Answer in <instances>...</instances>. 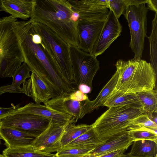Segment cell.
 <instances>
[{
    "mask_svg": "<svg viewBox=\"0 0 157 157\" xmlns=\"http://www.w3.org/2000/svg\"><path fill=\"white\" fill-rule=\"evenodd\" d=\"M119 157H134L131 155L129 153L123 154Z\"/></svg>",
    "mask_w": 157,
    "mask_h": 157,
    "instance_id": "ab89813d",
    "label": "cell"
},
{
    "mask_svg": "<svg viewBox=\"0 0 157 157\" xmlns=\"http://www.w3.org/2000/svg\"><path fill=\"white\" fill-rule=\"evenodd\" d=\"M148 11L145 4L136 6L130 5L127 6L124 15L130 31L129 47L134 53L133 58L137 60L141 59L145 38L147 37Z\"/></svg>",
    "mask_w": 157,
    "mask_h": 157,
    "instance_id": "52a82bcc",
    "label": "cell"
},
{
    "mask_svg": "<svg viewBox=\"0 0 157 157\" xmlns=\"http://www.w3.org/2000/svg\"><path fill=\"white\" fill-rule=\"evenodd\" d=\"M106 141L100 140L92 128L63 147H98Z\"/></svg>",
    "mask_w": 157,
    "mask_h": 157,
    "instance_id": "d4e9b609",
    "label": "cell"
},
{
    "mask_svg": "<svg viewBox=\"0 0 157 157\" xmlns=\"http://www.w3.org/2000/svg\"><path fill=\"white\" fill-rule=\"evenodd\" d=\"M97 147H62L56 152V157H85Z\"/></svg>",
    "mask_w": 157,
    "mask_h": 157,
    "instance_id": "f1b7e54d",
    "label": "cell"
},
{
    "mask_svg": "<svg viewBox=\"0 0 157 157\" xmlns=\"http://www.w3.org/2000/svg\"><path fill=\"white\" fill-rule=\"evenodd\" d=\"M147 0H124L127 6L130 5L138 6L140 5L145 4Z\"/></svg>",
    "mask_w": 157,
    "mask_h": 157,
    "instance_id": "d590c367",
    "label": "cell"
},
{
    "mask_svg": "<svg viewBox=\"0 0 157 157\" xmlns=\"http://www.w3.org/2000/svg\"><path fill=\"white\" fill-rule=\"evenodd\" d=\"M147 9L157 13V0H147Z\"/></svg>",
    "mask_w": 157,
    "mask_h": 157,
    "instance_id": "8d00e7d4",
    "label": "cell"
},
{
    "mask_svg": "<svg viewBox=\"0 0 157 157\" xmlns=\"http://www.w3.org/2000/svg\"><path fill=\"white\" fill-rule=\"evenodd\" d=\"M16 109L0 116V126L13 128L37 137L47 128L51 121L48 118L21 112Z\"/></svg>",
    "mask_w": 157,
    "mask_h": 157,
    "instance_id": "ba28073f",
    "label": "cell"
},
{
    "mask_svg": "<svg viewBox=\"0 0 157 157\" xmlns=\"http://www.w3.org/2000/svg\"><path fill=\"white\" fill-rule=\"evenodd\" d=\"M79 15L67 0H36L30 19L50 28L71 46L78 47Z\"/></svg>",
    "mask_w": 157,
    "mask_h": 157,
    "instance_id": "7a4b0ae2",
    "label": "cell"
},
{
    "mask_svg": "<svg viewBox=\"0 0 157 157\" xmlns=\"http://www.w3.org/2000/svg\"><path fill=\"white\" fill-rule=\"evenodd\" d=\"M75 123L74 122H71L66 126L61 140V147L76 139L92 128L91 124H81L75 125Z\"/></svg>",
    "mask_w": 157,
    "mask_h": 157,
    "instance_id": "484cf974",
    "label": "cell"
},
{
    "mask_svg": "<svg viewBox=\"0 0 157 157\" xmlns=\"http://www.w3.org/2000/svg\"><path fill=\"white\" fill-rule=\"evenodd\" d=\"M4 157H56V154L35 149L32 146L7 147L2 151Z\"/></svg>",
    "mask_w": 157,
    "mask_h": 157,
    "instance_id": "603a6c76",
    "label": "cell"
},
{
    "mask_svg": "<svg viewBox=\"0 0 157 157\" xmlns=\"http://www.w3.org/2000/svg\"><path fill=\"white\" fill-rule=\"evenodd\" d=\"M122 106H134L142 108L136 94L124 93L115 88L103 105L109 108Z\"/></svg>",
    "mask_w": 157,
    "mask_h": 157,
    "instance_id": "44dd1931",
    "label": "cell"
},
{
    "mask_svg": "<svg viewBox=\"0 0 157 157\" xmlns=\"http://www.w3.org/2000/svg\"><path fill=\"white\" fill-rule=\"evenodd\" d=\"M32 28L34 32L41 38V44L39 45L45 53L57 65L68 83L75 86L70 57L71 46L43 24L33 22Z\"/></svg>",
    "mask_w": 157,
    "mask_h": 157,
    "instance_id": "8992f818",
    "label": "cell"
},
{
    "mask_svg": "<svg viewBox=\"0 0 157 157\" xmlns=\"http://www.w3.org/2000/svg\"><path fill=\"white\" fill-rule=\"evenodd\" d=\"M21 88L22 93L31 98L36 103L44 104L53 98L48 86L33 72L30 78L23 83Z\"/></svg>",
    "mask_w": 157,
    "mask_h": 157,
    "instance_id": "5bb4252c",
    "label": "cell"
},
{
    "mask_svg": "<svg viewBox=\"0 0 157 157\" xmlns=\"http://www.w3.org/2000/svg\"><path fill=\"white\" fill-rule=\"evenodd\" d=\"M144 113L150 117L157 112V92L154 89L136 94Z\"/></svg>",
    "mask_w": 157,
    "mask_h": 157,
    "instance_id": "cb8c5ba5",
    "label": "cell"
},
{
    "mask_svg": "<svg viewBox=\"0 0 157 157\" xmlns=\"http://www.w3.org/2000/svg\"><path fill=\"white\" fill-rule=\"evenodd\" d=\"M79 14V18L88 20L105 21L109 11L108 0H68Z\"/></svg>",
    "mask_w": 157,
    "mask_h": 157,
    "instance_id": "7c38bea8",
    "label": "cell"
},
{
    "mask_svg": "<svg viewBox=\"0 0 157 157\" xmlns=\"http://www.w3.org/2000/svg\"><path fill=\"white\" fill-rule=\"evenodd\" d=\"M118 78L115 89L124 93L154 89L156 74L150 63L134 58L118 60L115 65Z\"/></svg>",
    "mask_w": 157,
    "mask_h": 157,
    "instance_id": "3957f363",
    "label": "cell"
},
{
    "mask_svg": "<svg viewBox=\"0 0 157 157\" xmlns=\"http://www.w3.org/2000/svg\"><path fill=\"white\" fill-rule=\"evenodd\" d=\"M6 93H22L21 88L15 85H10L2 86L0 87V95Z\"/></svg>",
    "mask_w": 157,
    "mask_h": 157,
    "instance_id": "d6a6232c",
    "label": "cell"
},
{
    "mask_svg": "<svg viewBox=\"0 0 157 157\" xmlns=\"http://www.w3.org/2000/svg\"><path fill=\"white\" fill-rule=\"evenodd\" d=\"M126 150L122 149L108 153L99 157H119L124 154Z\"/></svg>",
    "mask_w": 157,
    "mask_h": 157,
    "instance_id": "e575fe53",
    "label": "cell"
},
{
    "mask_svg": "<svg viewBox=\"0 0 157 157\" xmlns=\"http://www.w3.org/2000/svg\"><path fill=\"white\" fill-rule=\"evenodd\" d=\"M77 88L78 90L85 94L90 93L92 89V88L84 84H81L79 85Z\"/></svg>",
    "mask_w": 157,
    "mask_h": 157,
    "instance_id": "f35d334b",
    "label": "cell"
},
{
    "mask_svg": "<svg viewBox=\"0 0 157 157\" xmlns=\"http://www.w3.org/2000/svg\"><path fill=\"white\" fill-rule=\"evenodd\" d=\"M36 3V0H0V11L27 20L31 18Z\"/></svg>",
    "mask_w": 157,
    "mask_h": 157,
    "instance_id": "2e32d148",
    "label": "cell"
},
{
    "mask_svg": "<svg viewBox=\"0 0 157 157\" xmlns=\"http://www.w3.org/2000/svg\"><path fill=\"white\" fill-rule=\"evenodd\" d=\"M11 15L0 18V77H11L24 62L16 33V22Z\"/></svg>",
    "mask_w": 157,
    "mask_h": 157,
    "instance_id": "277c9868",
    "label": "cell"
},
{
    "mask_svg": "<svg viewBox=\"0 0 157 157\" xmlns=\"http://www.w3.org/2000/svg\"><path fill=\"white\" fill-rule=\"evenodd\" d=\"M149 39L150 47L151 64L157 73V13L152 21V31Z\"/></svg>",
    "mask_w": 157,
    "mask_h": 157,
    "instance_id": "83f0119b",
    "label": "cell"
},
{
    "mask_svg": "<svg viewBox=\"0 0 157 157\" xmlns=\"http://www.w3.org/2000/svg\"><path fill=\"white\" fill-rule=\"evenodd\" d=\"M129 153L134 157L157 156V143L148 140L134 141Z\"/></svg>",
    "mask_w": 157,
    "mask_h": 157,
    "instance_id": "7402d4cb",
    "label": "cell"
},
{
    "mask_svg": "<svg viewBox=\"0 0 157 157\" xmlns=\"http://www.w3.org/2000/svg\"><path fill=\"white\" fill-rule=\"evenodd\" d=\"M0 157H4L2 155L0 154Z\"/></svg>",
    "mask_w": 157,
    "mask_h": 157,
    "instance_id": "60d3db41",
    "label": "cell"
},
{
    "mask_svg": "<svg viewBox=\"0 0 157 157\" xmlns=\"http://www.w3.org/2000/svg\"><path fill=\"white\" fill-rule=\"evenodd\" d=\"M68 123L61 124L51 120L47 128L35 139L33 147L37 151L49 153L58 151L61 147V138Z\"/></svg>",
    "mask_w": 157,
    "mask_h": 157,
    "instance_id": "30bf717a",
    "label": "cell"
},
{
    "mask_svg": "<svg viewBox=\"0 0 157 157\" xmlns=\"http://www.w3.org/2000/svg\"><path fill=\"white\" fill-rule=\"evenodd\" d=\"M0 139H2V138H1V137L0 136Z\"/></svg>",
    "mask_w": 157,
    "mask_h": 157,
    "instance_id": "b9f144b4",
    "label": "cell"
},
{
    "mask_svg": "<svg viewBox=\"0 0 157 157\" xmlns=\"http://www.w3.org/2000/svg\"><path fill=\"white\" fill-rule=\"evenodd\" d=\"M105 21L79 18L77 25L79 38L78 47L86 52L92 54L97 44Z\"/></svg>",
    "mask_w": 157,
    "mask_h": 157,
    "instance_id": "8fae6325",
    "label": "cell"
},
{
    "mask_svg": "<svg viewBox=\"0 0 157 157\" xmlns=\"http://www.w3.org/2000/svg\"><path fill=\"white\" fill-rule=\"evenodd\" d=\"M122 26L118 19L110 10L95 48L91 54L95 57L102 54L121 35Z\"/></svg>",
    "mask_w": 157,
    "mask_h": 157,
    "instance_id": "4fadbf2b",
    "label": "cell"
},
{
    "mask_svg": "<svg viewBox=\"0 0 157 157\" xmlns=\"http://www.w3.org/2000/svg\"><path fill=\"white\" fill-rule=\"evenodd\" d=\"M131 126L157 130V124L153 121L145 113L140 115L133 120L131 122L129 127Z\"/></svg>",
    "mask_w": 157,
    "mask_h": 157,
    "instance_id": "4dcf8cb0",
    "label": "cell"
},
{
    "mask_svg": "<svg viewBox=\"0 0 157 157\" xmlns=\"http://www.w3.org/2000/svg\"><path fill=\"white\" fill-rule=\"evenodd\" d=\"M108 2L109 9L117 19L124 14L128 6L124 0H108Z\"/></svg>",
    "mask_w": 157,
    "mask_h": 157,
    "instance_id": "1f68e13d",
    "label": "cell"
},
{
    "mask_svg": "<svg viewBox=\"0 0 157 157\" xmlns=\"http://www.w3.org/2000/svg\"><path fill=\"white\" fill-rule=\"evenodd\" d=\"M145 113L141 108L131 106L111 107L91 125L98 138L106 141L128 130L134 119Z\"/></svg>",
    "mask_w": 157,
    "mask_h": 157,
    "instance_id": "5b68a950",
    "label": "cell"
},
{
    "mask_svg": "<svg viewBox=\"0 0 157 157\" xmlns=\"http://www.w3.org/2000/svg\"><path fill=\"white\" fill-rule=\"evenodd\" d=\"M133 142L127 131L107 140L91 151L85 157H99L117 150H127Z\"/></svg>",
    "mask_w": 157,
    "mask_h": 157,
    "instance_id": "e0dca14e",
    "label": "cell"
},
{
    "mask_svg": "<svg viewBox=\"0 0 157 157\" xmlns=\"http://www.w3.org/2000/svg\"><path fill=\"white\" fill-rule=\"evenodd\" d=\"M70 57L75 85L84 84L92 88L93 78L99 68L97 58L77 47L71 46Z\"/></svg>",
    "mask_w": 157,
    "mask_h": 157,
    "instance_id": "9c48e42d",
    "label": "cell"
},
{
    "mask_svg": "<svg viewBox=\"0 0 157 157\" xmlns=\"http://www.w3.org/2000/svg\"><path fill=\"white\" fill-rule=\"evenodd\" d=\"M29 20L16 22V30L23 53L24 62L32 72L37 75L48 86L54 96L69 94L76 90L69 84L57 65L44 51L40 46L32 40Z\"/></svg>",
    "mask_w": 157,
    "mask_h": 157,
    "instance_id": "6da1fadb",
    "label": "cell"
},
{
    "mask_svg": "<svg viewBox=\"0 0 157 157\" xmlns=\"http://www.w3.org/2000/svg\"></svg>",
    "mask_w": 157,
    "mask_h": 157,
    "instance_id": "7bdbcfd3",
    "label": "cell"
},
{
    "mask_svg": "<svg viewBox=\"0 0 157 157\" xmlns=\"http://www.w3.org/2000/svg\"><path fill=\"white\" fill-rule=\"evenodd\" d=\"M69 98L78 102L86 101L89 99L87 95L83 94L78 90H76L69 95Z\"/></svg>",
    "mask_w": 157,
    "mask_h": 157,
    "instance_id": "836d02e7",
    "label": "cell"
},
{
    "mask_svg": "<svg viewBox=\"0 0 157 157\" xmlns=\"http://www.w3.org/2000/svg\"><path fill=\"white\" fill-rule=\"evenodd\" d=\"M0 136L9 148L32 146L37 137L13 128L2 126Z\"/></svg>",
    "mask_w": 157,
    "mask_h": 157,
    "instance_id": "ac0fdd59",
    "label": "cell"
},
{
    "mask_svg": "<svg viewBox=\"0 0 157 157\" xmlns=\"http://www.w3.org/2000/svg\"><path fill=\"white\" fill-rule=\"evenodd\" d=\"M30 69L27 64L23 62L15 71L13 78L12 84L20 86L21 84L24 83L27 78H30L31 75Z\"/></svg>",
    "mask_w": 157,
    "mask_h": 157,
    "instance_id": "f546056e",
    "label": "cell"
},
{
    "mask_svg": "<svg viewBox=\"0 0 157 157\" xmlns=\"http://www.w3.org/2000/svg\"><path fill=\"white\" fill-rule=\"evenodd\" d=\"M69 94L52 98L44 105L59 113L72 116L77 122L79 119L82 102L70 99Z\"/></svg>",
    "mask_w": 157,
    "mask_h": 157,
    "instance_id": "ffe728a7",
    "label": "cell"
},
{
    "mask_svg": "<svg viewBox=\"0 0 157 157\" xmlns=\"http://www.w3.org/2000/svg\"><path fill=\"white\" fill-rule=\"evenodd\" d=\"M118 78V74L116 72L111 79L103 88L96 98L93 101L89 99L82 101L79 119L83 118L86 114L92 112L103 104L115 89Z\"/></svg>",
    "mask_w": 157,
    "mask_h": 157,
    "instance_id": "d6986e66",
    "label": "cell"
},
{
    "mask_svg": "<svg viewBox=\"0 0 157 157\" xmlns=\"http://www.w3.org/2000/svg\"><path fill=\"white\" fill-rule=\"evenodd\" d=\"M16 110L18 112L33 114L48 118L61 124H65L71 122H76L75 118L59 113L44 105L30 102Z\"/></svg>",
    "mask_w": 157,
    "mask_h": 157,
    "instance_id": "9a60e30c",
    "label": "cell"
},
{
    "mask_svg": "<svg viewBox=\"0 0 157 157\" xmlns=\"http://www.w3.org/2000/svg\"><path fill=\"white\" fill-rule=\"evenodd\" d=\"M11 105V107L9 108L0 107V116L16 109L20 106L19 105L15 106L13 104Z\"/></svg>",
    "mask_w": 157,
    "mask_h": 157,
    "instance_id": "74e56055",
    "label": "cell"
},
{
    "mask_svg": "<svg viewBox=\"0 0 157 157\" xmlns=\"http://www.w3.org/2000/svg\"><path fill=\"white\" fill-rule=\"evenodd\" d=\"M129 136L133 141L151 140L157 142V130L135 126L129 127L128 129Z\"/></svg>",
    "mask_w": 157,
    "mask_h": 157,
    "instance_id": "4316f807",
    "label": "cell"
}]
</instances>
